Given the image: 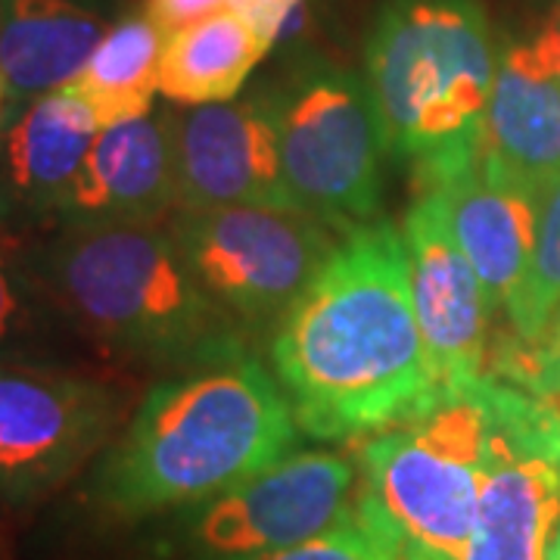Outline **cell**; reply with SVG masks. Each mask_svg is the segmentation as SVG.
<instances>
[{"label":"cell","mask_w":560,"mask_h":560,"mask_svg":"<svg viewBox=\"0 0 560 560\" xmlns=\"http://www.w3.org/2000/svg\"><path fill=\"white\" fill-rule=\"evenodd\" d=\"M268 364L300 433L315 442H364L436 401L440 383L393 221L342 234L271 330Z\"/></svg>","instance_id":"obj_1"},{"label":"cell","mask_w":560,"mask_h":560,"mask_svg":"<svg viewBox=\"0 0 560 560\" xmlns=\"http://www.w3.org/2000/svg\"><path fill=\"white\" fill-rule=\"evenodd\" d=\"M296 442L271 364L234 352L153 383L88 467L81 501L97 521L143 526L241 486Z\"/></svg>","instance_id":"obj_2"},{"label":"cell","mask_w":560,"mask_h":560,"mask_svg":"<svg viewBox=\"0 0 560 560\" xmlns=\"http://www.w3.org/2000/svg\"><path fill=\"white\" fill-rule=\"evenodd\" d=\"M79 340L150 374H178L253 349L249 334L212 300L162 224L57 231L28 253Z\"/></svg>","instance_id":"obj_3"},{"label":"cell","mask_w":560,"mask_h":560,"mask_svg":"<svg viewBox=\"0 0 560 560\" xmlns=\"http://www.w3.org/2000/svg\"><path fill=\"white\" fill-rule=\"evenodd\" d=\"M499 72L482 0H383L364 40V79L389 156L418 190L480 160Z\"/></svg>","instance_id":"obj_4"},{"label":"cell","mask_w":560,"mask_h":560,"mask_svg":"<svg viewBox=\"0 0 560 560\" xmlns=\"http://www.w3.org/2000/svg\"><path fill=\"white\" fill-rule=\"evenodd\" d=\"M495 427L492 377L442 389L418 418L361 442L355 508L393 560H464Z\"/></svg>","instance_id":"obj_5"},{"label":"cell","mask_w":560,"mask_h":560,"mask_svg":"<svg viewBox=\"0 0 560 560\" xmlns=\"http://www.w3.org/2000/svg\"><path fill=\"white\" fill-rule=\"evenodd\" d=\"M256 94L275 121L283 172L302 212L340 234L381 219L389 143L364 72L300 54Z\"/></svg>","instance_id":"obj_6"},{"label":"cell","mask_w":560,"mask_h":560,"mask_svg":"<svg viewBox=\"0 0 560 560\" xmlns=\"http://www.w3.org/2000/svg\"><path fill=\"white\" fill-rule=\"evenodd\" d=\"M165 228L202 290L249 337H271L342 237L302 209L275 206L172 212Z\"/></svg>","instance_id":"obj_7"},{"label":"cell","mask_w":560,"mask_h":560,"mask_svg":"<svg viewBox=\"0 0 560 560\" xmlns=\"http://www.w3.org/2000/svg\"><path fill=\"white\" fill-rule=\"evenodd\" d=\"M359 467L340 452L296 448L241 486L162 517L160 560H271L355 508Z\"/></svg>","instance_id":"obj_8"},{"label":"cell","mask_w":560,"mask_h":560,"mask_svg":"<svg viewBox=\"0 0 560 560\" xmlns=\"http://www.w3.org/2000/svg\"><path fill=\"white\" fill-rule=\"evenodd\" d=\"M128 420V393L60 364L0 361V504L22 508L91 467Z\"/></svg>","instance_id":"obj_9"},{"label":"cell","mask_w":560,"mask_h":560,"mask_svg":"<svg viewBox=\"0 0 560 560\" xmlns=\"http://www.w3.org/2000/svg\"><path fill=\"white\" fill-rule=\"evenodd\" d=\"M175 156V212L275 206L300 209L280 160L275 121L259 94L168 109Z\"/></svg>","instance_id":"obj_10"},{"label":"cell","mask_w":560,"mask_h":560,"mask_svg":"<svg viewBox=\"0 0 560 560\" xmlns=\"http://www.w3.org/2000/svg\"><path fill=\"white\" fill-rule=\"evenodd\" d=\"M411 293L420 334L442 389H458L489 374L492 305L480 275L464 256L436 190H418L401 219Z\"/></svg>","instance_id":"obj_11"},{"label":"cell","mask_w":560,"mask_h":560,"mask_svg":"<svg viewBox=\"0 0 560 560\" xmlns=\"http://www.w3.org/2000/svg\"><path fill=\"white\" fill-rule=\"evenodd\" d=\"M178 209L168 109L103 128L81 162L54 228L103 231L162 224Z\"/></svg>","instance_id":"obj_12"},{"label":"cell","mask_w":560,"mask_h":560,"mask_svg":"<svg viewBox=\"0 0 560 560\" xmlns=\"http://www.w3.org/2000/svg\"><path fill=\"white\" fill-rule=\"evenodd\" d=\"M492 396L489 470L464 560H548L560 523L558 467L523 436L511 408V383L492 377Z\"/></svg>","instance_id":"obj_13"},{"label":"cell","mask_w":560,"mask_h":560,"mask_svg":"<svg viewBox=\"0 0 560 560\" xmlns=\"http://www.w3.org/2000/svg\"><path fill=\"white\" fill-rule=\"evenodd\" d=\"M101 125L66 88L0 119V228L54 224Z\"/></svg>","instance_id":"obj_14"},{"label":"cell","mask_w":560,"mask_h":560,"mask_svg":"<svg viewBox=\"0 0 560 560\" xmlns=\"http://www.w3.org/2000/svg\"><path fill=\"white\" fill-rule=\"evenodd\" d=\"M482 160L539 202L560 178V75L533 38L499 50Z\"/></svg>","instance_id":"obj_15"},{"label":"cell","mask_w":560,"mask_h":560,"mask_svg":"<svg viewBox=\"0 0 560 560\" xmlns=\"http://www.w3.org/2000/svg\"><path fill=\"white\" fill-rule=\"evenodd\" d=\"M125 10L128 0H0L3 113L66 88Z\"/></svg>","instance_id":"obj_16"},{"label":"cell","mask_w":560,"mask_h":560,"mask_svg":"<svg viewBox=\"0 0 560 560\" xmlns=\"http://www.w3.org/2000/svg\"><path fill=\"white\" fill-rule=\"evenodd\" d=\"M427 190H436L445 202L448 224L480 275L492 312L508 308L529 268L539 200L499 175L482 153Z\"/></svg>","instance_id":"obj_17"},{"label":"cell","mask_w":560,"mask_h":560,"mask_svg":"<svg viewBox=\"0 0 560 560\" xmlns=\"http://www.w3.org/2000/svg\"><path fill=\"white\" fill-rule=\"evenodd\" d=\"M271 40L231 7L165 32L160 57V94L178 106L237 101Z\"/></svg>","instance_id":"obj_18"},{"label":"cell","mask_w":560,"mask_h":560,"mask_svg":"<svg viewBox=\"0 0 560 560\" xmlns=\"http://www.w3.org/2000/svg\"><path fill=\"white\" fill-rule=\"evenodd\" d=\"M162 40L165 32L147 7H128L66 84V91L88 106L101 131L153 113Z\"/></svg>","instance_id":"obj_19"},{"label":"cell","mask_w":560,"mask_h":560,"mask_svg":"<svg viewBox=\"0 0 560 560\" xmlns=\"http://www.w3.org/2000/svg\"><path fill=\"white\" fill-rule=\"evenodd\" d=\"M66 334L79 337L32 268L28 253L13 256L0 246V361L40 364V355H50Z\"/></svg>","instance_id":"obj_20"},{"label":"cell","mask_w":560,"mask_h":560,"mask_svg":"<svg viewBox=\"0 0 560 560\" xmlns=\"http://www.w3.org/2000/svg\"><path fill=\"white\" fill-rule=\"evenodd\" d=\"M560 312V178L548 187L539 202L536 243L529 268L523 275L514 300L508 302L504 315L511 320L514 340L539 342L548 324Z\"/></svg>","instance_id":"obj_21"},{"label":"cell","mask_w":560,"mask_h":560,"mask_svg":"<svg viewBox=\"0 0 560 560\" xmlns=\"http://www.w3.org/2000/svg\"><path fill=\"white\" fill-rule=\"evenodd\" d=\"M489 374L533 396H560V334L539 342L501 340L489 352Z\"/></svg>","instance_id":"obj_22"},{"label":"cell","mask_w":560,"mask_h":560,"mask_svg":"<svg viewBox=\"0 0 560 560\" xmlns=\"http://www.w3.org/2000/svg\"><path fill=\"white\" fill-rule=\"evenodd\" d=\"M271 560H393L389 548L371 529V523L352 508L342 521L327 526L324 533L300 541Z\"/></svg>","instance_id":"obj_23"},{"label":"cell","mask_w":560,"mask_h":560,"mask_svg":"<svg viewBox=\"0 0 560 560\" xmlns=\"http://www.w3.org/2000/svg\"><path fill=\"white\" fill-rule=\"evenodd\" d=\"M511 408L521 423L523 436L533 448L558 467L560 474V396H533L521 386H511Z\"/></svg>","instance_id":"obj_24"},{"label":"cell","mask_w":560,"mask_h":560,"mask_svg":"<svg viewBox=\"0 0 560 560\" xmlns=\"http://www.w3.org/2000/svg\"><path fill=\"white\" fill-rule=\"evenodd\" d=\"M302 3L305 0H228V7L241 13L249 25H256L271 44L283 35V28L300 13Z\"/></svg>","instance_id":"obj_25"},{"label":"cell","mask_w":560,"mask_h":560,"mask_svg":"<svg viewBox=\"0 0 560 560\" xmlns=\"http://www.w3.org/2000/svg\"><path fill=\"white\" fill-rule=\"evenodd\" d=\"M143 7H147V13L153 20L160 22L162 32H172L178 25H187V22L209 16L221 7H228V0H147Z\"/></svg>","instance_id":"obj_26"},{"label":"cell","mask_w":560,"mask_h":560,"mask_svg":"<svg viewBox=\"0 0 560 560\" xmlns=\"http://www.w3.org/2000/svg\"><path fill=\"white\" fill-rule=\"evenodd\" d=\"M533 40L539 44V50L551 60V66L558 69L560 75V0L548 10V16L541 20V25L536 28Z\"/></svg>","instance_id":"obj_27"},{"label":"cell","mask_w":560,"mask_h":560,"mask_svg":"<svg viewBox=\"0 0 560 560\" xmlns=\"http://www.w3.org/2000/svg\"><path fill=\"white\" fill-rule=\"evenodd\" d=\"M548 560H560V523H558V529H555L551 548H548Z\"/></svg>","instance_id":"obj_28"},{"label":"cell","mask_w":560,"mask_h":560,"mask_svg":"<svg viewBox=\"0 0 560 560\" xmlns=\"http://www.w3.org/2000/svg\"><path fill=\"white\" fill-rule=\"evenodd\" d=\"M551 334H560V312L555 315V320L548 324V330H545V337H551Z\"/></svg>","instance_id":"obj_29"},{"label":"cell","mask_w":560,"mask_h":560,"mask_svg":"<svg viewBox=\"0 0 560 560\" xmlns=\"http://www.w3.org/2000/svg\"><path fill=\"white\" fill-rule=\"evenodd\" d=\"M3 106H7V91H3V75H0V119H3Z\"/></svg>","instance_id":"obj_30"}]
</instances>
